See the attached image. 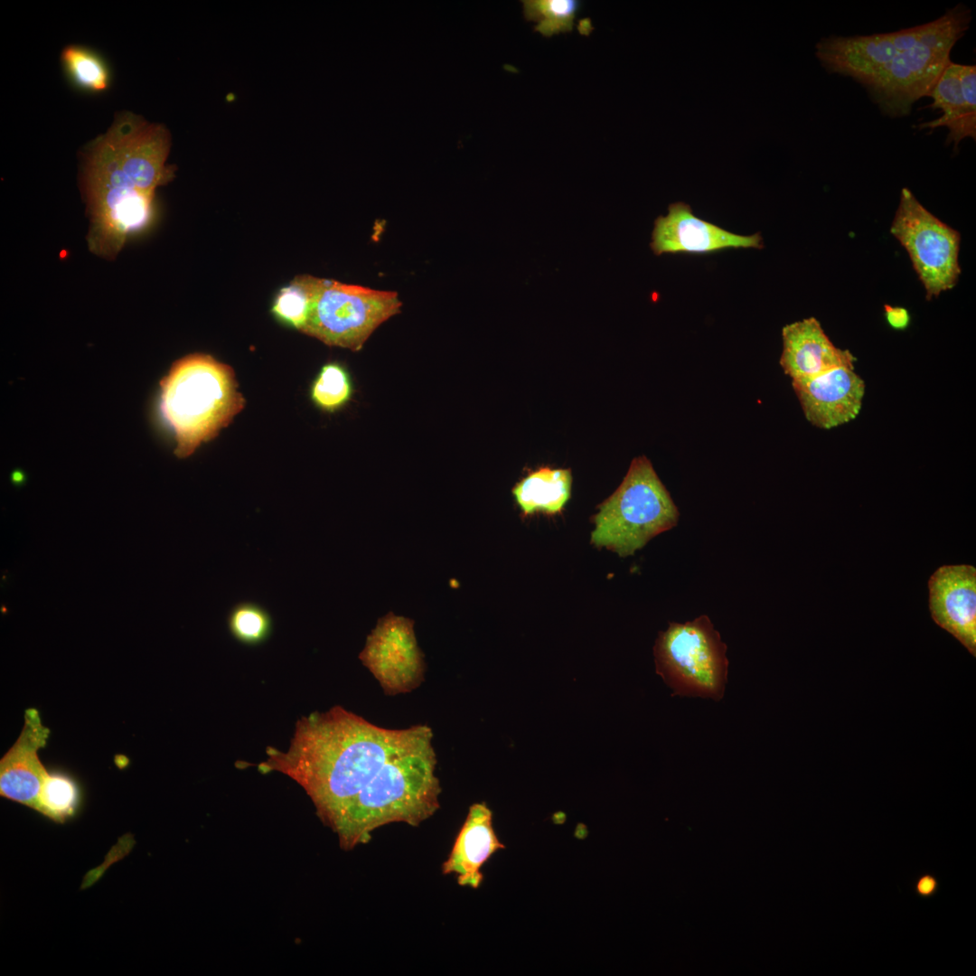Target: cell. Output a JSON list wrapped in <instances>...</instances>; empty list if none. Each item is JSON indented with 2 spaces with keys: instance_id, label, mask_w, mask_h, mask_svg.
Returning <instances> with one entry per match:
<instances>
[{
  "instance_id": "1",
  "label": "cell",
  "mask_w": 976,
  "mask_h": 976,
  "mask_svg": "<svg viewBox=\"0 0 976 976\" xmlns=\"http://www.w3.org/2000/svg\"><path fill=\"white\" fill-rule=\"evenodd\" d=\"M433 738L427 725L381 727L334 706L299 718L288 749L267 747L258 768L296 781L349 850L380 826H418L439 809Z\"/></svg>"
},
{
  "instance_id": "13",
  "label": "cell",
  "mask_w": 976,
  "mask_h": 976,
  "mask_svg": "<svg viewBox=\"0 0 976 976\" xmlns=\"http://www.w3.org/2000/svg\"><path fill=\"white\" fill-rule=\"evenodd\" d=\"M49 734L38 710L26 709L19 737L0 760L1 796L37 811L48 774L40 761L38 750L46 745Z\"/></svg>"
},
{
  "instance_id": "6",
  "label": "cell",
  "mask_w": 976,
  "mask_h": 976,
  "mask_svg": "<svg viewBox=\"0 0 976 976\" xmlns=\"http://www.w3.org/2000/svg\"><path fill=\"white\" fill-rule=\"evenodd\" d=\"M726 651L707 615L684 624L670 623L653 647L656 672L672 690V696L718 701L727 680Z\"/></svg>"
},
{
  "instance_id": "11",
  "label": "cell",
  "mask_w": 976,
  "mask_h": 976,
  "mask_svg": "<svg viewBox=\"0 0 976 976\" xmlns=\"http://www.w3.org/2000/svg\"><path fill=\"white\" fill-rule=\"evenodd\" d=\"M929 609L934 623L976 655V568L944 565L928 580Z\"/></svg>"
},
{
  "instance_id": "18",
  "label": "cell",
  "mask_w": 976,
  "mask_h": 976,
  "mask_svg": "<svg viewBox=\"0 0 976 976\" xmlns=\"http://www.w3.org/2000/svg\"><path fill=\"white\" fill-rule=\"evenodd\" d=\"M322 281L309 275L296 277L276 295L271 307L274 316L301 332Z\"/></svg>"
},
{
  "instance_id": "9",
  "label": "cell",
  "mask_w": 976,
  "mask_h": 976,
  "mask_svg": "<svg viewBox=\"0 0 976 976\" xmlns=\"http://www.w3.org/2000/svg\"><path fill=\"white\" fill-rule=\"evenodd\" d=\"M359 659L387 696L411 692L425 680L426 662L414 621L392 612L379 618Z\"/></svg>"
},
{
  "instance_id": "21",
  "label": "cell",
  "mask_w": 976,
  "mask_h": 976,
  "mask_svg": "<svg viewBox=\"0 0 976 976\" xmlns=\"http://www.w3.org/2000/svg\"><path fill=\"white\" fill-rule=\"evenodd\" d=\"M228 628L238 642L246 645H258L270 636L273 622L269 613L260 605L241 602L230 610Z\"/></svg>"
},
{
  "instance_id": "8",
  "label": "cell",
  "mask_w": 976,
  "mask_h": 976,
  "mask_svg": "<svg viewBox=\"0 0 976 976\" xmlns=\"http://www.w3.org/2000/svg\"><path fill=\"white\" fill-rule=\"evenodd\" d=\"M890 232L906 250L927 300L955 286L962 271L960 232L926 210L906 187Z\"/></svg>"
},
{
  "instance_id": "12",
  "label": "cell",
  "mask_w": 976,
  "mask_h": 976,
  "mask_svg": "<svg viewBox=\"0 0 976 976\" xmlns=\"http://www.w3.org/2000/svg\"><path fill=\"white\" fill-rule=\"evenodd\" d=\"M806 419L831 429L854 419L862 407L865 382L854 369L839 367L812 379L792 381Z\"/></svg>"
},
{
  "instance_id": "15",
  "label": "cell",
  "mask_w": 976,
  "mask_h": 976,
  "mask_svg": "<svg viewBox=\"0 0 976 976\" xmlns=\"http://www.w3.org/2000/svg\"><path fill=\"white\" fill-rule=\"evenodd\" d=\"M928 97L932 108L942 116L918 125L919 129H948L946 145L957 150L964 138L976 139V67L951 61L944 69Z\"/></svg>"
},
{
  "instance_id": "16",
  "label": "cell",
  "mask_w": 976,
  "mask_h": 976,
  "mask_svg": "<svg viewBox=\"0 0 976 976\" xmlns=\"http://www.w3.org/2000/svg\"><path fill=\"white\" fill-rule=\"evenodd\" d=\"M504 848L493 829L490 808L485 802L474 803L442 865V873L455 874L458 885L476 889L483 879L481 868Z\"/></svg>"
},
{
  "instance_id": "19",
  "label": "cell",
  "mask_w": 976,
  "mask_h": 976,
  "mask_svg": "<svg viewBox=\"0 0 976 976\" xmlns=\"http://www.w3.org/2000/svg\"><path fill=\"white\" fill-rule=\"evenodd\" d=\"M61 65L70 80L89 92L105 91L110 84V73L103 59L91 49L70 44L61 53Z\"/></svg>"
},
{
  "instance_id": "10",
  "label": "cell",
  "mask_w": 976,
  "mask_h": 976,
  "mask_svg": "<svg viewBox=\"0 0 976 976\" xmlns=\"http://www.w3.org/2000/svg\"><path fill=\"white\" fill-rule=\"evenodd\" d=\"M729 248L760 249L764 248L763 239L759 232L738 235L701 220L682 202L670 204L667 215L654 221L651 249L655 255L709 253Z\"/></svg>"
},
{
  "instance_id": "7",
  "label": "cell",
  "mask_w": 976,
  "mask_h": 976,
  "mask_svg": "<svg viewBox=\"0 0 976 976\" xmlns=\"http://www.w3.org/2000/svg\"><path fill=\"white\" fill-rule=\"evenodd\" d=\"M401 305L396 292L323 279L301 333L357 352L380 324L399 313Z\"/></svg>"
},
{
  "instance_id": "24",
  "label": "cell",
  "mask_w": 976,
  "mask_h": 976,
  "mask_svg": "<svg viewBox=\"0 0 976 976\" xmlns=\"http://www.w3.org/2000/svg\"><path fill=\"white\" fill-rule=\"evenodd\" d=\"M884 314L887 324L896 331L907 329L911 322L909 311L902 306L885 305Z\"/></svg>"
},
{
  "instance_id": "3",
  "label": "cell",
  "mask_w": 976,
  "mask_h": 976,
  "mask_svg": "<svg viewBox=\"0 0 976 976\" xmlns=\"http://www.w3.org/2000/svg\"><path fill=\"white\" fill-rule=\"evenodd\" d=\"M971 18V9L957 4L942 16L910 28L822 38L815 53L827 71L859 82L883 114L901 117L929 96Z\"/></svg>"
},
{
  "instance_id": "22",
  "label": "cell",
  "mask_w": 976,
  "mask_h": 976,
  "mask_svg": "<svg viewBox=\"0 0 976 976\" xmlns=\"http://www.w3.org/2000/svg\"><path fill=\"white\" fill-rule=\"evenodd\" d=\"M79 803L76 784L61 774H47L40 793L37 812L62 822L75 813Z\"/></svg>"
},
{
  "instance_id": "23",
  "label": "cell",
  "mask_w": 976,
  "mask_h": 976,
  "mask_svg": "<svg viewBox=\"0 0 976 976\" xmlns=\"http://www.w3.org/2000/svg\"><path fill=\"white\" fill-rule=\"evenodd\" d=\"M351 393V381L344 368L337 363H328L314 380L311 398L322 409L333 411L348 401Z\"/></svg>"
},
{
  "instance_id": "17",
  "label": "cell",
  "mask_w": 976,
  "mask_h": 976,
  "mask_svg": "<svg viewBox=\"0 0 976 976\" xmlns=\"http://www.w3.org/2000/svg\"><path fill=\"white\" fill-rule=\"evenodd\" d=\"M571 484L569 469L541 467L517 483L512 494L524 515L556 514L568 501Z\"/></svg>"
},
{
  "instance_id": "5",
  "label": "cell",
  "mask_w": 976,
  "mask_h": 976,
  "mask_svg": "<svg viewBox=\"0 0 976 976\" xmlns=\"http://www.w3.org/2000/svg\"><path fill=\"white\" fill-rule=\"evenodd\" d=\"M598 509L591 543L620 557L633 555L679 520L678 508L644 455L632 461L619 487Z\"/></svg>"
},
{
  "instance_id": "20",
  "label": "cell",
  "mask_w": 976,
  "mask_h": 976,
  "mask_svg": "<svg viewBox=\"0 0 976 976\" xmlns=\"http://www.w3.org/2000/svg\"><path fill=\"white\" fill-rule=\"evenodd\" d=\"M522 3L526 19L536 22L535 31L544 36L571 31L581 5L576 0H526Z\"/></svg>"
},
{
  "instance_id": "2",
  "label": "cell",
  "mask_w": 976,
  "mask_h": 976,
  "mask_svg": "<svg viewBox=\"0 0 976 976\" xmlns=\"http://www.w3.org/2000/svg\"><path fill=\"white\" fill-rule=\"evenodd\" d=\"M170 148L164 125L129 111L117 113L106 133L84 148L80 180L91 252L113 259L148 227L156 189L174 178V166L166 164Z\"/></svg>"
},
{
  "instance_id": "4",
  "label": "cell",
  "mask_w": 976,
  "mask_h": 976,
  "mask_svg": "<svg viewBox=\"0 0 976 976\" xmlns=\"http://www.w3.org/2000/svg\"><path fill=\"white\" fill-rule=\"evenodd\" d=\"M159 413L186 458L229 426L245 407L233 369L205 353L175 361L159 382Z\"/></svg>"
},
{
  "instance_id": "14",
  "label": "cell",
  "mask_w": 976,
  "mask_h": 976,
  "mask_svg": "<svg viewBox=\"0 0 976 976\" xmlns=\"http://www.w3.org/2000/svg\"><path fill=\"white\" fill-rule=\"evenodd\" d=\"M782 340L779 363L792 381L812 379L839 367L854 369L853 354L836 347L815 317L784 326Z\"/></svg>"
},
{
  "instance_id": "25",
  "label": "cell",
  "mask_w": 976,
  "mask_h": 976,
  "mask_svg": "<svg viewBox=\"0 0 976 976\" xmlns=\"http://www.w3.org/2000/svg\"><path fill=\"white\" fill-rule=\"evenodd\" d=\"M934 882L930 877H924V878L921 879L919 884H918L919 891L922 892V893H924V894L931 892L932 889L934 888Z\"/></svg>"
}]
</instances>
